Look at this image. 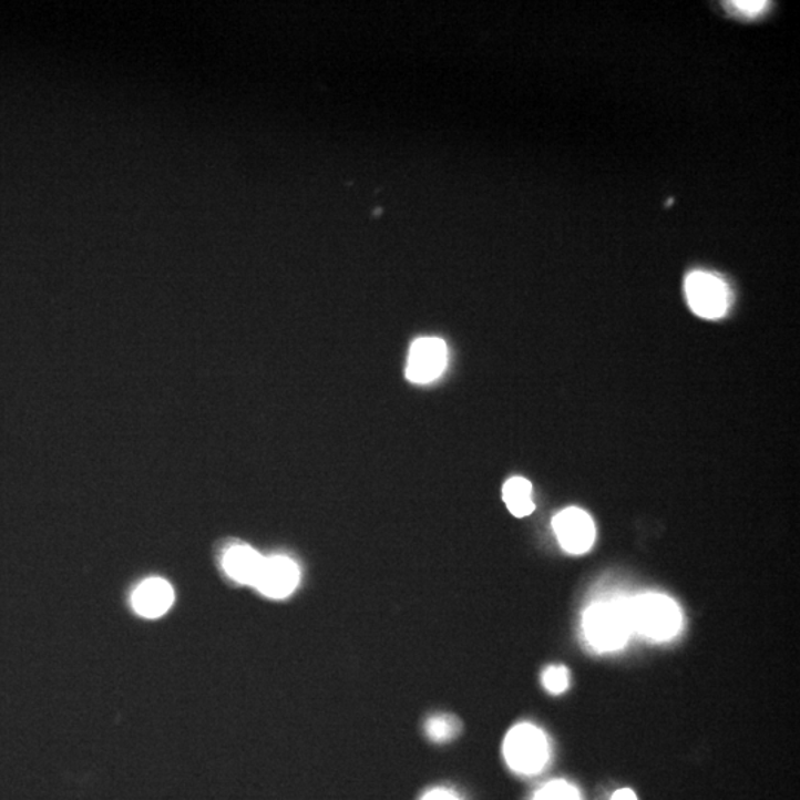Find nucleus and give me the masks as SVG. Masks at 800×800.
I'll return each mask as SVG.
<instances>
[{
  "label": "nucleus",
  "mask_w": 800,
  "mask_h": 800,
  "mask_svg": "<svg viewBox=\"0 0 800 800\" xmlns=\"http://www.w3.org/2000/svg\"><path fill=\"white\" fill-rule=\"evenodd\" d=\"M584 636L593 648L611 653L623 648L633 632L627 599L597 602L583 618Z\"/></svg>",
  "instance_id": "1"
},
{
  "label": "nucleus",
  "mask_w": 800,
  "mask_h": 800,
  "mask_svg": "<svg viewBox=\"0 0 800 800\" xmlns=\"http://www.w3.org/2000/svg\"><path fill=\"white\" fill-rule=\"evenodd\" d=\"M633 630L653 640H669L683 627V614L670 597L648 593L628 601Z\"/></svg>",
  "instance_id": "2"
},
{
  "label": "nucleus",
  "mask_w": 800,
  "mask_h": 800,
  "mask_svg": "<svg viewBox=\"0 0 800 800\" xmlns=\"http://www.w3.org/2000/svg\"><path fill=\"white\" fill-rule=\"evenodd\" d=\"M504 756L513 771L525 776L537 773L548 760L547 738L534 725H517L505 737Z\"/></svg>",
  "instance_id": "3"
},
{
  "label": "nucleus",
  "mask_w": 800,
  "mask_h": 800,
  "mask_svg": "<svg viewBox=\"0 0 800 800\" xmlns=\"http://www.w3.org/2000/svg\"><path fill=\"white\" fill-rule=\"evenodd\" d=\"M689 307L705 319H719L727 314L729 291L727 284L718 276L706 271H693L685 283Z\"/></svg>",
  "instance_id": "4"
},
{
  "label": "nucleus",
  "mask_w": 800,
  "mask_h": 800,
  "mask_svg": "<svg viewBox=\"0 0 800 800\" xmlns=\"http://www.w3.org/2000/svg\"><path fill=\"white\" fill-rule=\"evenodd\" d=\"M553 530L564 551L573 555H583L591 551L596 539L595 523L582 509L562 510L553 519Z\"/></svg>",
  "instance_id": "5"
},
{
  "label": "nucleus",
  "mask_w": 800,
  "mask_h": 800,
  "mask_svg": "<svg viewBox=\"0 0 800 800\" xmlns=\"http://www.w3.org/2000/svg\"><path fill=\"white\" fill-rule=\"evenodd\" d=\"M448 349L441 338H420L411 347L408 358V380L417 384H428L445 371Z\"/></svg>",
  "instance_id": "6"
},
{
  "label": "nucleus",
  "mask_w": 800,
  "mask_h": 800,
  "mask_svg": "<svg viewBox=\"0 0 800 800\" xmlns=\"http://www.w3.org/2000/svg\"><path fill=\"white\" fill-rule=\"evenodd\" d=\"M298 582H300V570L296 562L289 557L274 556L264 560L261 573L254 587L271 599H284L296 591Z\"/></svg>",
  "instance_id": "7"
},
{
  "label": "nucleus",
  "mask_w": 800,
  "mask_h": 800,
  "mask_svg": "<svg viewBox=\"0 0 800 800\" xmlns=\"http://www.w3.org/2000/svg\"><path fill=\"white\" fill-rule=\"evenodd\" d=\"M174 602V591L162 578L146 580L132 596V605L143 617L156 618L164 615Z\"/></svg>",
  "instance_id": "8"
},
{
  "label": "nucleus",
  "mask_w": 800,
  "mask_h": 800,
  "mask_svg": "<svg viewBox=\"0 0 800 800\" xmlns=\"http://www.w3.org/2000/svg\"><path fill=\"white\" fill-rule=\"evenodd\" d=\"M264 560L258 552L248 546L232 547L224 556L223 566L228 577L237 583L255 586L259 573H261Z\"/></svg>",
  "instance_id": "9"
},
{
  "label": "nucleus",
  "mask_w": 800,
  "mask_h": 800,
  "mask_svg": "<svg viewBox=\"0 0 800 800\" xmlns=\"http://www.w3.org/2000/svg\"><path fill=\"white\" fill-rule=\"evenodd\" d=\"M503 500L510 513L516 517L530 516L535 510L531 482L523 478H512L505 482Z\"/></svg>",
  "instance_id": "10"
},
{
  "label": "nucleus",
  "mask_w": 800,
  "mask_h": 800,
  "mask_svg": "<svg viewBox=\"0 0 800 800\" xmlns=\"http://www.w3.org/2000/svg\"><path fill=\"white\" fill-rule=\"evenodd\" d=\"M535 800H580V794L570 782L556 780L544 786L535 796Z\"/></svg>",
  "instance_id": "11"
},
{
  "label": "nucleus",
  "mask_w": 800,
  "mask_h": 800,
  "mask_svg": "<svg viewBox=\"0 0 800 800\" xmlns=\"http://www.w3.org/2000/svg\"><path fill=\"white\" fill-rule=\"evenodd\" d=\"M425 731L433 741H447L459 731V722L450 716H439L429 720Z\"/></svg>",
  "instance_id": "12"
},
{
  "label": "nucleus",
  "mask_w": 800,
  "mask_h": 800,
  "mask_svg": "<svg viewBox=\"0 0 800 800\" xmlns=\"http://www.w3.org/2000/svg\"><path fill=\"white\" fill-rule=\"evenodd\" d=\"M544 688L552 694H562L570 687V674L564 666L548 667L543 675Z\"/></svg>",
  "instance_id": "13"
},
{
  "label": "nucleus",
  "mask_w": 800,
  "mask_h": 800,
  "mask_svg": "<svg viewBox=\"0 0 800 800\" xmlns=\"http://www.w3.org/2000/svg\"><path fill=\"white\" fill-rule=\"evenodd\" d=\"M732 6L736 7V10L742 12V14L753 17L765 10L767 2H762V0H760V2L759 0H737V2H732Z\"/></svg>",
  "instance_id": "14"
},
{
  "label": "nucleus",
  "mask_w": 800,
  "mask_h": 800,
  "mask_svg": "<svg viewBox=\"0 0 800 800\" xmlns=\"http://www.w3.org/2000/svg\"><path fill=\"white\" fill-rule=\"evenodd\" d=\"M421 800H460L457 798L454 793H451V791L443 790V789H434L432 791H429L428 794L424 796Z\"/></svg>",
  "instance_id": "15"
},
{
  "label": "nucleus",
  "mask_w": 800,
  "mask_h": 800,
  "mask_svg": "<svg viewBox=\"0 0 800 800\" xmlns=\"http://www.w3.org/2000/svg\"><path fill=\"white\" fill-rule=\"evenodd\" d=\"M611 800H637L636 794L632 790L623 789L615 791Z\"/></svg>",
  "instance_id": "16"
}]
</instances>
